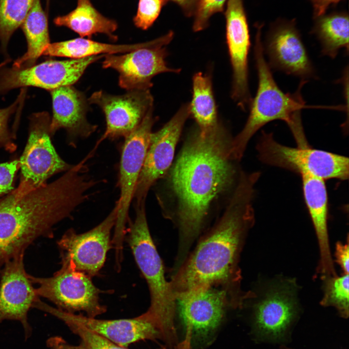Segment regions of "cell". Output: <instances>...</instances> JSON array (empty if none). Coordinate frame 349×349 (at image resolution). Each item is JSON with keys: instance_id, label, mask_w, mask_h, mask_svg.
<instances>
[{"instance_id": "34", "label": "cell", "mask_w": 349, "mask_h": 349, "mask_svg": "<svg viewBox=\"0 0 349 349\" xmlns=\"http://www.w3.org/2000/svg\"><path fill=\"white\" fill-rule=\"evenodd\" d=\"M19 168V160L0 163V198L13 190L14 180Z\"/></svg>"}, {"instance_id": "22", "label": "cell", "mask_w": 349, "mask_h": 349, "mask_svg": "<svg viewBox=\"0 0 349 349\" xmlns=\"http://www.w3.org/2000/svg\"><path fill=\"white\" fill-rule=\"evenodd\" d=\"M53 116L49 131L53 135L57 130L64 128L69 138H87L96 128L86 119L87 101L84 95L72 86H62L50 91Z\"/></svg>"}, {"instance_id": "39", "label": "cell", "mask_w": 349, "mask_h": 349, "mask_svg": "<svg viewBox=\"0 0 349 349\" xmlns=\"http://www.w3.org/2000/svg\"><path fill=\"white\" fill-rule=\"evenodd\" d=\"M7 258L3 248L0 243V271L3 267Z\"/></svg>"}, {"instance_id": "31", "label": "cell", "mask_w": 349, "mask_h": 349, "mask_svg": "<svg viewBox=\"0 0 349 349\" xmlns=\"http://www.w3.org/2000/svg\"><path fill=\"white\" fill-rule=\"evenodd\" d=\"M167 1L168 0H139L137 12L133 18L135 25L144 30L149 28Z\"/></svg>"}, {"instance_id": "37", "label": "cell", "mask_w": 349, "mask_h": 349, "mask_svg": "<svg viewBox=\"0 0 349 349\" xmlns=\"http://www.w3.org/2000/svg\"><path fill=\"white\" fill-rule=\"evenodd\" d=\"M341 0H312L314 17L317 18L324 15L331 4L337 3Z\"/></svg>"}, {"instance_id": "23", "label": "cell", "mask_w": 349, "mask_h": 349, "mask_svg": "<svg viewBox=\"0 0 349 349\" xmlns=\"http://www.w3.org/2000/svg\"><path fill=\"white\" fill-rule=\"evenodd\" d=\"M54 22L57 26L68 28L82 38L102 33L112 40L117 38L113 34L118 27L116 21L101 14L90 0H77V6L73 10L57 17Z\"/></svg>"}, {"instance_id": "38", "label": "cell", "mask_w": 349, "mask_h": 349, "mask_svg": "<svg viewBox=\"0 0 349 349\" xmlns=\"http://www.w3.org/2000/svg\"><path fill=\"white\" fill-rule=\"evenodd\" d=\"M176 3L187 16H194L199 0H169Z\"/></svg>"}, {"instance_id": "21", "label": "cell", "mask_w": 349, "mask_h": 349, "mask_svg": "<svg viewBox=\"0 0 349 349\" xmlns=\"http://www.w3.org/2000/svg\"><path fill=\"white\" fill-rule=\"evenodd\" d=\"M302 190L306 206L318 242L320 259L317 273L321 280L337 275L332 256L328 231V197L324 180L301 176Z\"/></svg>"}, {"instance_id": "17", "label": "cell", "mask_w": 349, "mask_h": 349, "mask_svg": "<svg viewBox=\"0 0 349 349\" xmlns=\"http://www.w3.org/2000/svg\"><path fill=\"white\" fill-rule=\"evenodd\" d=\"M25 252L6 260L0 271V323L4 320L19 321L27 339L32 333L28 313L40 297L25 269Z\"/></svg>"}, {"instance_id": "33", "label": "cell", "mask_w": 349, "mask_h": 349, "mask_svg": "<svg viewBox=\"0 0 349 349\" xmlns=\"http://www.w3.org/2000/svg\"><path fill=\"white\" fill-rule=\"evenodd\" d=\"M20 97L9 107L0 109V147L12 152L16 148L13 142L12 136L9 130L8 121L11 115L15 112Z\"/></svg>"}, {"instance_id": "12", "label": "cell", "mask_w": 349, "mask_h": 349, "mask_svg": "<svg viewBox=\"0 0 349 349\" xmlns=\"http://www.w3.org/2000/svg\"><path fill=\"white\" fill-rule=\"evenodd\" d=\"M104 55L64 61L49 60L24 69L0 64V95L21 87L34 86L50 91L72 86L92 63Z\"/></svg>"}, {"instance_id": "7", "label": "cell", "mask_w": 349, "mask_h": 349, "mask_svg": "<svg viewBox=\"0 0 349 349\" xmlns=\"http://www.w3.org/2000/svg\"><path fill=\"white\" fill-rule=\"evenodd\" d=\"M50 123L49 115L46 112L34 113L31 117L28 140L19 160L20 183L8 194L14 200L45 184L52 175L72 166L60 157L53 146Z\"/></svg>"}, {"instance_id": "20", "label": "cell", "mask_w": 349, "mask_h": 349, "mask_svg": "<svg viewBox=\"0 0 349 349\" xmlns=\"http://www.w3.org/2000/svg\"><path fill=\"white\" fill-rule=\"evenodd\" d=\"M35 308L46 312L62 320H69L104 336L115 344L126 347L129 344L144 339H152L160 334L150 322L140 316L128 319H98L81 315H76L53 307L38 301Z\"/></svg>"}, {"instance_id": "13", "label": "cell", "mask_w": 349, "mask_h": 349, "mask_svg": "<svg viewBox=\"0 0 349 349\" xmlns=\"http://www.w3.org/2000/svg\"><path fill=\"white\" fill-rule=\"evenodd\" d=\"M294 280L273 283L254 305V327L261 340L279 342L297 317L299 305Z\"/></svg>"}, {"instance_id": "28", "label": "cell", "mask_w": 349, "mask_h": 349, "mask_svg": "<svg viewBox=\"0 0 349 349\" xmlns=\"http://www.w3.org/2000/svg\"><path fill=\"white\" fill-rule=\"evenodd\" d=\"M34 0H0V40L3 52L13 32L27 16Z\"/></svg>"}, {"instance_id": "18", "label": "cell", "mask_w": 349, "mask_h": 349, "mask_svg": "<svg viewBox=\"0 0 349 349\" xmlns=\"http://www.w3.org/2000/svg\"><path fill=\"white\" fill-rule=\"evenodd\" d=\"M88 101L99 106L105 114L106 129L103 139L127 137L152 110L154 100L150 89H146L128 91L120 95L99 91L94 93Z\"/></svg>"}, {"instance_id": "32", "label": "cell", "mask_w": 349, "mask_h": 349, "mask_svg": "<svg viewBox=\"0 0 349 349\" xmlns=\"http://www.w3.org/2000/svg\"><path fill=\"white\" fill-rule=\"evenodd\" d=\"M227 0H199L194 15L192 28L199 32L208 25L210 17L215 14L222 12Z\"/></svg>"}, {"instance_id": "9", "label": "cell", "mask_w": 349, "mask_h": 349, "mask_svg": "<svg viewBox=\"0 0 349 349\" xmlns=\"http://www.w3.org/2000/svg\"><path fill=\"white\" fill-rule=\"evenodd\" d=\"M152 112V110L149 111L136 129L125 138L122 148L119 180L120 195L116 202L117 215L112 240L116 250L123 248L130 203L134 197L156 120Z\"/></svg>"}, {"instance_id": "1", "label": "cell", "mask_w": 349, "mask_h": 349, "mask_svg": "<svg viewBox=\"0 0 349 349\" xmlns=\"http://www.w3.org/2000/svg\"><path fill=\"white\" fill-rule=\"evenodd\" d=\"M232 140L220 123L206 131L197 128L170 169L168 186L174 209L169 218L178 230L177 265L204 231L213 203L234 184L237 170L230 154Z\"/></svg>"}, {"instance_id": "3", "label": "cell", "mask_w": 349, "mask_h": 349, "mask_svg": "<svg viewBox=\"0 0 349 349\" xmlns=\"http://www.w3.org/2000/svg\"><path fill=\"white\" fill-rule=\"evenodd\" d=\"M86 160L17 200L8 195L0 200V243L7 259L40 237L53 238V226L89 199L97 181L89 174Z\"/></svg>"}, {"instance_id": "30", "label": "cell", "mask_w": 349, "mask_h": 349, "mask_svg": "<svg viewBox=\"0 0 349 349\" xmlns=\"http://www.w3.org/2000/svg\"><path fill=\"white\" fill-rule=\"evenodd\" d=\"M63 321L80 337L85 349H127L79 324L69 320Z\"/></svg>"}, {"instance_id": "4", "label": "cell", "mask_w": 349, "mask_h": 349, "mask_svg": "<svg viewBox=\"0 0 349 349\" xmlns=\"http://www.w3.org/2000/svg\"><path fill=\"white\" fill-rule=\"evenodd\" d=\"M145 202L135 204V217L129 222L127 241L146 281L150 296L147 311L140 316L152 323L166 339L175 335L176 301L165 277L163 265L149 231Z\"/></svg>"}, {"instance_id": "24", "label": "cell", "mask_w": 349, "mask_h": 349, "mask_svg": "<svg viewBox=\"0 0 349 349\" xmlns=\"http://www.w3.org/2000/svg\"><path fill=\"white\" fill-rule=\"evenodd\" d=\"M21 26L27 39L28 48L26 52L12 65V67L17 69L34 65L50 43L48 20L40 0H34Z\"/></svg>"}, {"instance_id": "27", "label": "cell", "mask_w": 349, "mask_h": 349, "mask_svg": "<svg viewBox=\"0 0 349 349\" xmlns=\"http://www.w3.org/2000/svg\"><path fill=\"white\" fill-rule=\"evenodd\" d=\"M190 115L201 131L216 127L218 122L217 108L210 77L202 72L195 73L192 78V97L189 103Z\"/></svg>"}, {"instance_id": "19", "label": "cell", "mask_w": 349, "mask_h": 349, "mask_svg": "<svg viewBox=\"0 0 349 349\" xmlns=\"http://www.w3.org/2000/svg\"><path fill=\"white\" fill-rule=\"evenodd\" d=\"M175 301L187 339L211 333L221 323L227 306H231L226 292L214 287L183 294Z\"/></svg>"}, {"instance_id": "29", "label": "cell", "mask_w": 349, "mask_h": 349, "mask_svg": "<svg viewBox=\"0 0 349 349\" xmlns=\"http://www.w3.org/2000/svg\"><path fill=\"white\" fill-rule=\"evenodd\" d=\"M349 274L329 277L323 280L324 294L320 302L325 307H334L341 317L348 318L349 314Z\"/></svg>"}, {"instance_id": "14", "label": "cell", "mask_w": 349, "mask_h": 349, "mask_svg": "<svg viewBox=\"0 0 349 349\" xmlns=\"http://www.w3.org/2000/svg\"><path fill=\"white\" fill-rule=\"evenodd\" d=\"M190 116L189 103L184 104L162 127L152 133L134 192L135 204L145 202L150 188L169 169L177 143Z\"/></svg>"}, {"instance_id": "10", "label": "cell", "mask_w": 349, "mask_h": 349, "mask_svg": "<svg viewBox=\"0 0 349 349\" xmlns=\"http://www.w3.org/2000/svg\"><path fill=\"white\" fill-rule=\"evenodd\" d=\"M174 35L170 31L149 41L146 46L125 54L105 55L103 67L116 70L119 74V85L128 91L150 89L151 80L157 75L180 71L169 67L165 60L168 54L167 47Z\"/></svg>"}, {"instance_id": "35", "label": "cell", "mask_w": 349, "mask_h": 349, "mask_svg": "<svg viewBox=\"0 0 349 349\" xmlns=\"http://www.w3.org/2000/svg\"><path fill=\"white\" fill-rule=\"evenodd\" d=\"M349 238L346 243L337 242L335 245V262L340 266L344 274H349Z\"/></svg>"}, {"instance_id": "40", "label": "cell", "mask_w": 349, "mask_h": 349, "mask_svg": "<svg viewBox=\"0 0 349 349\" xmlns=\"http://www.w3.org/2000/svg\"><path fill=\"white\" fill-rule=\"evenodd\" d=\"M280 349H292L286 347L285 346H282L280 347Z\"/></svg>"}, {"instance_id": "15", "label": "cell", "mask_w": 349, "mask_h": 349, "mask_svg": "<svg viewBox=\"0 0 349 349\" xmlns=\"http://www.w3.org/2000/svg\"><path fill=\"white\" fill-rule=\"evenodd\" d=\"M262 47L271 69L306 81L317 77L294 21L280 20L273 24Z\"/></svg>"}, {"instance_id": "25", "label": "cell", "mask_w": 349, "mask_h": 349, "mask_svg": "<svg viewBox=\"0 0 349 349\" xmlns=\"http://www.w3.org/2000/svg\"><path fill=\"white\" fill-rule=\"evenodd\" d=\"M148 42L133 45L100 43L82 37L50 43L43 55L79 59L99 55L127 53L146 46Z\"/></svg>"}, {"instance_id": "6", "label": "cell", "mask_w": 349, "mask_h": 349, "mask_svg": "<svg viewBox=\"0 0 349 349\" xmlns=\"http://www.w3.org/2000/svg\"><path fill=\"white\" fill-rule=\"evenodd\" d=\"M258 157L263 163L299 174L322 180L349 177V158L311 147H289L274 139L272 133L262 131L256 145Z\"/></svg>"}, {"instance_id": "8", "label": "cell", "mask_w": 349, "mask_h": 349, "mask_svg": "<svg viewBox=\"0 0 349 349\" xmlns=\"http://www.w3.org/2000/svg\"><path fill=\"white\" fill-rule=\"evenodd\" d=\"M61 268L49 277H37L28 274L32 284L38 286L39 297L47 299L57 308L67 312H85L95 317L105 313L106 306L99 301L101 290L93 284L91 277L61 263Z\"/></svg>"}, {"instance_id": "16", "label": "cell", "mask_w": 349, "mask_h": 349, "mask_svg": "<svg viewBox=\"0 0 349 349\" xmlns=\"http://www.w3.org/2000/svg\"><path fill=\"white\" fill-rule=\"evenodd\" d=\"M226 36L232 68L231 97L244 111L252 97L249 87V27L242 0H228L225 11Z\"/></svg>"}, {"instance_id": "2", "label": "cell", "mask_w": 349, "mask_h": 349, "mask_svg": "<svg viewBox=\"0 0 349 349\" xmlns=\"http://www.w3.org/2000/svg\"><path fill=\"white\" fill-rule=\"evenodd\" d=\"M257 172H241L222 216L200 237L194 249L171 276L175 299L199 289L214 287L228 295L231 307L241 308L254 296L241 289L239 266L245 241L254 222L253 207Z\"/></svg>"}, {"instance_id": "11", "label": "cell", "mask_w": 349, "mask_h": 349, "mask_svg": "<svg viewBox=\"0 0 349 349\" xmlns=\"http://www.w3.org/2000/svg\"><path fill=\"white\" fill-rule=\"evenodd\" d=\"M117 210L116 203L107 217L87 232L78 234L73 229L66 231L57 242L61 263L91 278L96 275L112 245L111 232L116 222Z\"/></svg>"}, {"instance_id": "41", "label": "cell", "mask_w": 349, "mask_h": 349, "mask_svg": "<svg viewBox=\"0 0 349 349\" xmlns=\"http://www.w3.org/2000/svg\"><path fill=\"white\" fill-rule=\"evenodd\" d=\"M311 0V1H312V0Z\"/></svg>"}, {"instance_id": "36", "label": "cell", "mask_w": 349, "mask_h": 349, "mask_svg": "<svg viewBox=\"0 0 349 349\" xmlns=\"http://www.w3.org/2000/svg\"><path fill=\"white\" fill-rule=\"evenodd\" d=\"M47 345L49 349H85L82 345H72L60 336L50 337L47 341Z\"/></svg>"}, {"instance_id": "5", "label": "cell", "mask_w": 349, "mask_h": 349, "mask_svg": "<svg viewBox=\"0 0 349 349\" xmlns=\"http://www.w3.org/2000/svg\"><path fill=\"white\" fill-rule=\"evenodd\" d=\"M254 56L258 75V87L249 106L250 112L241 131L232 139L230 154L235 161L243 156L247 145L253 135L263 126L272 121L280 120L288 126L296 112L307 106L301 90L308 81L301 80L293 94L285 93L279 88L273 77L264 54L261 39L262 26H256Z\"/></svg>"}, {"instance_id": "26", "label": "cell", "mask_w": 349, "mask_h": 349, "mask_svg": "<svg viewBox=\"0 0 349 349\" xmlns=\"http://www.w3.org/2000/svg\"><path fill=\"white\" fill-rule=\"evenodd\" d=\"M316 19L312 32L321 44V52L334 59L340 49L349 52V16L344 12L323 15Z\"/></svg>"}]
</instances>
